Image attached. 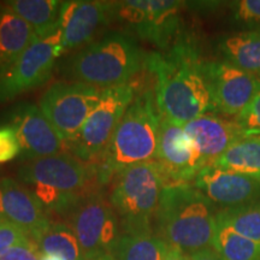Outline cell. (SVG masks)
Returning <instances> with one entry per match:
<instances>
[{
    "instance_id": "6da1fadb",
    "label": "cell",
    "mask_w": 260,
    "mask_h": 260,
    "mask_svg": "<svg viewBox=\"0 0 260 260\" xmlns=\"http://www.w3.org/2000/svg\"><path fill=\"white\" fill-rule=\"evenodd\" d=\"M205 60L189 35H180L165 53L146 54L145 67L154 76L155 103L162 117L183 125L216 115Z\"/></svg>"
},
{
    "instance_id": "7a4b0ae2",
    "label": "cell",
    "mask_w": 260,
    "mask_h": 260,
    "mask_svg": "<svg viewBox=\"0 0 260 260\" xmlns=\"http://www.w3.org/2000/svg\"><path fill=\"white\" fill-rule=\"evenodd\" d=\"M217 212V207L191 183L168 184L155 212V235L188 255L213 248Z\"/></svg>"
},
{
    "instance_id": "3957f363",
    "label": "cell",
    "mask_w": 260,
    "mask_h": 260,
    "mask_svg": "<svg viewBox=\"0 0 260 260\" xmlns=\"http://www.w3.org/2000/svg\"><path fill=\"white\" fill-rule=\"evenodd\" d=\"M160 118L154 92L136 93L111 141L98 158L95 174L100 184L126 169L157 160Z\"/></svg>"
},
{
    "instance_id": "277c9868",
    "label": "cell",
    "mask_w": 260,
    "mask_h": 260,
    "mask_svg": "<svg viewBox=\"0 0 260 260\" xmlns=\"http://www.w3.org/2000/svg\"><path fill=\"white\" fill-rule=\"evenodd\" d=\"M145 58L133 35L113 30L70 57L63 74L77 82L105 89L128 83L145 67Z\"/></svg>"
},
{
    "instance_id": "5b68a950",
    "label": "cell",
    "mask_w": 260,
    "mask_h": 260,
    "mask_svg": "<svg viewBox=\"0 0 260 260\" xmlns=\"http://www.w3.org/2000/svg\"><path fill=\"white\" fill-rule=\"evenodd\" d=\"M165 177L158 161L129 168L118 175L110 204L115 210L123 234H151Z\"/></svg>"
},
{
    "instance_id": "8992f818",
    "label": "cell",
    "mask_w": 260,
    "mask_h": 260,
    "mask_svg": "<svg viewBox=\"0 0 260 260\" xmlns=\"http://www.w3.org/2000/svg\"><path fill=\"white\" fill-rule=\"evenodd\" d=\"M184 4L177 0L113 2L112 22L159 50H169L180 37L181 10Z\"/></svg>"
},
{
    "instance_id": "52a82bcc",
    "label": "cell",
    "mask_w": 260,
    "mask_h": 260,
    "mask_svg": "<svg viewBox=\"0 0 260 260\" xmlns=\"http://www.w3.org/2000/svg\"><path fill=\"white\" fill-rule=\"evenodd\" d=\"M136 93L135 86L129 82L103 89L99 104L84 122L79 135L68 142V147L75 157L82 160L100 157Z\"/></svg>"
},
{
    "instance_id": "ba28073f",
    "label": "cell",
    "mask_w": 260,
    "mask_h": 260,
    "mask_svg": "<svg viewBox=\"0 0 260 260\" xmlns=\"http://www.w3.org/2000/svg\"><path fill=\"white\" fill-rule=\"evenodd\" d=\"M68 219L77 237L83 260L112 254L122 235L121 224L111 204L102 194L92 191L83 195Z\"/></svg>"
},
{
    "instance_id": "9c48e42d",
    "label": "cell",
    "mask_w": 260,
    "mask_h": 260,
    "mask_svg": "<svg viewBox=\"0 0 260 260\" xmlns=\"http://www.w3.org/2000/svg\"><path fill=\"white\" fill-rule=\"evenodd\" d=\"M102 93L100 88L87 83L57 82L42 94L39 107L68 144L79 135Z\"/></svg>"
},
{
    "instance_id": "30bf717a",
    "label": "cell",
    "mask_w": 260,
    "mask_h": 260,
    "mask_svg": "<svg viewBox=\"0 0 260 260\" xmlns=\"http://www.w3.org/2000/svg\"><path fill=\"white\" fill-rule=\"evenodd\" d=\"M64 51L58 28L35 41L12 67L0 74V104L46 83Z\"/></svg>"
},
{
    "instance_id": "8fae6325",
    "label": "cell",
    "mask_w": 260,
    "mask_h": 260,
    "mask_svg": "<svg viewBox=\"0 0 260 260\" xmlns=\"http://www.w3.org/2000/svg\"><path fill=\"white\" fill-rule=\"evenodd\" d=\"M216 115L235 117L260 93V80L223 59L205 60Z\"/></svg>"
},
{
    "instance_id": "7c38bea8",
    "label": "cell",
    "mask_w": 260,
    "mask_h": 260,
    "mask_svg": "<svg viewBox=\"0 0 260 260\" xmlns=\"http://www.w3.org/2000/svg\"><path fill=\"white\" fill-rule=\"evenodd\" d=\"M161 116V115H160ZM165 177V183H190L206 167L199 149L182 125L160 118L157 160Z\"/></svg>"
},
{
    "instance_id": "4fadbf2b",
    "label": "cell",
    "mask_w": 260,
    "mask_h": 260,
    "mask_svg": "<svg viewBox=\"0 0 260 260\" xmlns=\"http://www.w3.org/2000/svg\"><path fill=\"white\" fill-rule=\"evenodd\" d=\"M193 186L218 211L239 209L260 201V183L239 172L210 164L194 178Z\"/></svg>"
},
{
    "instance_id": "5bb4252c",
    "label": "cell",
    "mask_w": 260,
    "mask_h": 260,
    "mask_svg": "<svg viewBox=\"0 0 260 260\" xmlns=\"http://www.w3.org/2000/svg\"><path fill=\"white\" fill-rule=\"evenodd\" d=\"M19 181L63 191H80L90 180L89 169L82 160L70 154L27 160L17 171Z\"/></svg>"
},
{
    "instance_id": "9a60e30c",
    "label": "cell",
    "mask_w": 260,
    "mask_h": 260,
    "mask_svg": "<svg viewBox=\"0 0 260 260\" xmlns=\"http://www.w3.org/2000/svg\"><path fill=\"white\" fill-rule=\"evenodd\" d=\"M111 22V3L63 2L57 28L60 31L64 50L87 46L98 32Z\"/></svg>"
},
{
    "instance_id": "2e32d148",
    "label": "cell",
    "mask_w": 260,
    "mask_h": 260,
    "mask_svg": "<svg viewBox=\"0 0 260 260\" xmlns=\"http://www.w3.org/2000/svg\"><path fill=\"white\" fill-rule=\"evenodd\" d=\"M10 124L17 132L22 154L27 160L57 155L63 148V140L37 105L23 104L17 107Z\"/></svg>"
},
{
    "instance_id": "e0dca14e",
    "label": "cell",
    "mask_w": 260,
    "mask_h": 260,
    "mask_svg": "<svg viewBox=\"0 0 260 260\" xmlns=\"http://www.w3.org/2000/svg\"><path fill=\"white\" fill-rule=\"evenodd\" d=\"M0 218L23 229L35 242L51 224L32 191L9 177L0 178Z\"/></svg>"
},
{
    "instance_id": "ac0fdd59",
    "label": "cell",
    "mask_w": 260,
    "mask_h": 260,
    "mask_svg": "<svg viewBox=\"0 0 260 260\" xmlns=\"http://www.w3.org/2000/svg\"><path fill=\"white\" fill-rule=\"evenodd\" d=\"M199 149L205 164L210 165L230 146L247 134L235 119L209 113L182 125Z\"/></svg>"
},
{
    "instance_id": "d6986e66",
    "label": "cell",
    "mask_w": 260,
    "mask_h": 260,
    "mask_svg": "<svg viewBox=\"0 0 260 260\" xmlns=\"http://www.w3.org/2000/svg\"><path fill=\"white\" fill-rule=\"evenodd\" d=\"M39 39L28 22L5 4L0 5V74L12 67Z\"/></svg>"
},
{
    "instance_id": "ffe728a7",
    "label": "cell",
    "mask_w": 260,
    "mask_h": 260,
    "mask_svg": "<svg viewBox=\"0 0 260 260\" xmlns=\"http://www.w3.org/2000/svg\"><path fill=\"white\" fill-rule=\"evenodd\" d=\"M214 47L220 59L260 80V32L235 31L220 35Z\"/></svg>"
},
{
    "instance_id": "44dd1931",
    "label": "cell",
    "mask_w": 260,
    "mask_h": 260,
    "mask_svg": "<svg viewBox=\"0 0 260 260\" xmlns=\"http://www.w3.org/2000/svg\"><path fill=\"white\" fill-rule=\"evenodd\" d=\"M212 165L239 172L260 183V135L243 136L217 158Z\"/></svg>"
},
{
    "instance_id": "7402d4cb",
    "label": "cell",
    "mask_w": 260,
    "mask_h": 260,
    "mask_svg": "<svg viewBox=\"0 0 260 260\" xmlns=\"http://www.w3.org/2000/svg\"><path fill=\"white\" fill-rule=\"evenodd\" d=\"M58 0H11L5 5L34 28L39 38L56 30L61 9Z\"/></svg>"
},
{
    "instance_id": "603a6c76",
    "label": "cell",
    "mask_w": 260,
    "mask_h": 260,
    "mask_svg": "<svg viewBox=\"0 0 260 260\" xmlns=\"http://www.w3.org/2000/svg\"><path fill=\"white\" fill-rule=\"evenodd\" d=\"M37 243L42 255L59 260H83L77 237L69 224L51 223Z\"/></svg>"
},
{
    "instance_id": "cb8c5ba5",
    "label": "cell",
    "mask_w": 260,
    "mask_h": 260,
    "mask_svg": "<svg viewBox=\"0 0 260 260\" xmlns=\"http://www.w3.org/2000/svg\"><path fill=\"white\" fill-rule=\"evenodd\" d=\"M167 246L154 233L122 234L112 255L116 260H162Z\"/></svg>"
},
{
    "instance_id": "d4e9b609",
    "label": "cell",
    "mask_w": 260,
    "mask_h": 260,
    "mask_svg": "<svg viewBox=\"0 0 260 260\" xmlns=\"http://www.w3.org/2000/svg\"><path fill=\"white\" fill-rule=\"evenodd\" d=\"M213 249L224 260H260V245L237 234L217 217Z\"/></svg>"
},
{
    "instance_id": "484cf974",
    "label": "cell",
    "mask_w": 260,
    "mask_h": 260,
    "mask_svg": "<svg viewBox=\"0 0 260 260\" xmlns=\"http://www.w3.org/2000/svg\"><path fill=\"white\" fill-rule=\"evenodd\" d=\"M217 218L237 234L260 245V201L239 209L218 211Z\"/></svg>"
},
{
    "instance_id": "4316f807",
    "label": "cell",
    "mask_w": 260,
    "mask_h": 260,
    "mask_svg": "<svg viewBox=\"0 0 260 260\" xmlns=\"http://www.w3.org/2000/svg\"><path fill=\"white\" fill-rule=\"evenodd\" d=\"M30 190L40 201L46 212H53L61 216H69L83 197L81 191H63L38 184L31 186Z\"/></svg>"
},
{
    "instance_id": "83f0119b",
    "label": "cell",
    "mask_w": 260,
    "mask_h": 260,
    "mask_svg": "<svg viewBox=\"0 0 260 260\" xmlns=\"http://www.w3.org/2000/svg\"><path fill=\"white\" fill-rule=\"evenodd\" d=\"M226 4L230 23L237 31L260 32V0H235Z\"/></svg>"
},
{
    "instance_id": "f1b7e54d",
    "label": "cell",
    "mask_w": 260,
    "mask_h": 260,
    "mask_svg": "<svg viewBox=\"0 0 260 260\" xmlns=\"http://www.w3.org/2000/svg\"><path fill=\"white\" fill-rule=\"evenodd\" d=\"M22 152L17 132L11 124L0 126V164L11 161Z\"/></svg>"
},
{
    "instance_id": "f546056e",
    "label": "cell",
    "mask_w": 260,
    "mask_h": 260,
    "mask_svg": "<svg viewBox=\"0 0 260 260\" xmlns=\"http://www.w3.org/2000/svg\"><path fill=\"white\" fill-rule=\"evenodd\" d=\"M234 119L242 126L247 134L260 135V93Z\"/></svg>"
},
{
    "instance_id": "4dcf8cb0",
    "label": "cell",
    "mask_w": 260,
    "mask_h": 260,
    "mask_svg": "<svg viewBox=\"0 0 260 260\" xmlns=\"http://www.w3.org/2000/svg\"><path fill=\"white\" fill-rule=\"evenodd\" d=\"M27 239H29V236L23 229L9 220L0 218V256L11 247Z\"/></svg>"
},
{
    "instance_id": "1f68e13d",
    "label": "cell",
    "mask_w": 260,
    "mask_h": 260,
    "mask_svg": "<svg viewBox=\"0 0 260 260\" xmlns=\"http://www.w3.org/2000/svg\"><path fill=\"white\" fill-rule=\"evenodd\" d=\"M42 254L39 249L38 243L29 239L11 247L9 251L0 256V260H41Z\"/></svg>"
},
{
    "instance_id": "d6a6232c",
    "label": "cell",
    "mask_w": 260,
    "mask_h": 260,
    "mask_svg": "<svg viewBox=\"0 0 260 260\" xmlns=\"http://www.w3.org/2000/svg\"><path fill=\"white\" fill-rule=\"evenodd\" d=\"M189 260H224L213 248L203 249L189 254Z\"/></svg>"
},
{
    "instance_id": "836d02e7",
    "label": "cell",
    "mask_w": 260,
    "mask_h": 260,
    "mask_svg": "<svg viewBox=\"0 0 260 260\" xmlns=\"http://www.w3.org/2000/svg\"><path fill=\"white\" fill-rule=\"evenodd\" d=\"M162 260H189V255L182 252L181 249L176 248V247L168 245L167 249H165L164 256H162Z\"/></svg>"
},
{
    "instance_id": "e575fe53",
    "label": "cell",
    "mask_w": 260,
    "mask_h": 260,
    "mask_svg": "<svg viewBox=\"0 0 260 260\" xmlns=\"http://www.w3.org/2000/svg\"><path fill=\"white\" fill-rule=\"evenodd\" d=\"M93 260H116V258L112 254H106V255L99 256V258H95V259H93Z\"/></svg>"
}]
</instances>
